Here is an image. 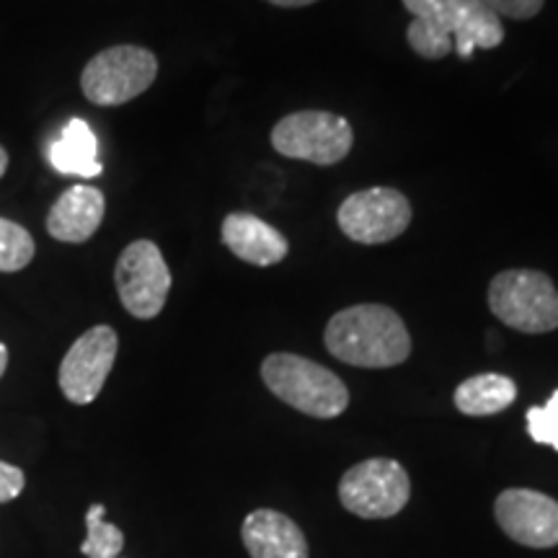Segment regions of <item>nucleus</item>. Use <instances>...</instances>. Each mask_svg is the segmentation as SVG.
<instances>
[{"instance_id": "1", "label": "nucleus", "mask_w": 558, "mask_h": 558, "mask_svg": "<svg viewBox=\"0 0 558 558\" xmlns=\"http://www.w3.org/2000/svg\"><path fill=\"white\" fill-rule=\"evenodd\" d=\"M324 344L339 362L383 369L409 360L411 337L403 318L383 303H360L331 316Z\"/></svg>"}, {"instance_id": "12", "label": "nucleus", "mask_w": 558, "mask_h": 558, "mask_svg": "<svg viewBox=\"0 0 558 558\" xmlns=\"http://www.w3.org/2000/svg\"><path fill=\"white\" fill-rule=\"evenodd\" d=\"M107 215L104 192L90 184L70 186L47 213V233L62 243H86Z\"/></svg>"}, {"instance_id": "11", "label": "nucleus", "mask_w": 558, "mask_h": 558, "mask_svg": "<svg viewBox=\"0 0 558 558\" xmlns=\"http://www.w3.org/2000/svg\"><path fill=\"white\" fill-rule=\"evenodd\" d=\"M220 239L235 259L254 267H275L290 254V241L275 226L251 213H230L222 220Z\"/></svg>"}, {"instance_id": "16", "label": "nucleus", "mask_w": 558, "mask_h": 558, "mask_svg": "<svg viewBox=\"0 0 558 558\" xmlns=\"http://www.w3.org/2000/svg\"><path fill=\"white\" fill-rule=\"evenodd\" d=\"M50 163L54 171L70 177L94 179L104 171L99 160V143L86 120H70L60 137L50 145Z\"/></svg>"}, {"instance_id": "6", "label": "nucleus", "mask_w": 558, "mask_h": 558, "mask_svg": "<svg viewBox=\"0 0 558 558\" xmlns=\"http://www.w3.org/2000/svg\"><path fill=\"white\" fill-rule=\"evenodd\" d=\"M411 481L399 460L369 458L352 465L339 484L344 509L365 520H386L409 505Z\"/></svg>"}, {"instance_id": "7", "label": "nucleus", "mask_w": 558, "mask_h": 558, "mask_svg": "<svg viewBox=\"0 0 558 558\" xmlns=\"http://www.w3.org/2000/svg\"><path fill=\"white\" fill-rule=\"evenodd\" d=\"M114 284L130 316L140 320L156 318L171 292V269L158 243L148 239L132 241L117 259Z\"/></svg>"}, {"instance_id": "14", "label": "nucleus", "mask_w": 558, "mask_h": 558, "mask_svg": "<svg viewBox=\"0 0 558 558\" xmlns=\"http://www.w3.org/2000/svg\"><path fill=\"white\" fill-rule=\"evenodd\" d=\"M452 47L463 60H471L476 50H494L505 41V26L497 13L481 0H448Z\"/></svg>"}, {"instance_id": "13", "label": "nucleus", "mask_w": 558, "mask_h": 558, "mask_svg": "<svg viewBox=\"0 0 558 558\" xmlns=\"http://www.w3.org/2000/svg\"><path fill=\"white\" fill-rule=\"evenodd\" d=\"M241 538L251 558H308L303 530L275 509H254L246 514Z\"/></svg>"}, {"instance_id": "15", "label": "nucleus", "mask_w": 558, "mask_h": 558, "mask_svg": "<svg viewBox=\"0 0 558 558\" xmlns=\"http://www.w3.org/2000/svg\"><path fill=\"white\" fill-rule=\"evenodd\" d=\"M403 5L414 16L407 29L411 50L424 60L448 58L456 50L448 0H403Z\"/></svg>"}, {"instance_id": "21", "label": "nucleus", "mask_w": 558, "mask_h": 558, "mask_svg": "<svg viewBox=\"0 0 558 558\" xmlns=\"http://www.w3.org/2000/svg\"><path fill=\"white\" fill-rule=\"evenodd\" d=\"M488 11L497 13L499 19L527 21L535 19L546 5V0H481Z\"/></svg>"}, {"instance_id": "5", "label": "nucleus", "mask_w": 558, "mask_h": 558, "mask_svg": "<svg viewBox=\"0 0 558 558\" xmlns=\"http://www.w3.org/2000/svg\"><path fill=\"white\" fill-rule=\"evenodd\" d=\"M271 148L279 156L316 166H337L352 153L354 130L344 117L305 109L282 117L271 130Z\"/></svg>"}, {"instance_id": "8", "label": "nucleus", "mask_w": 558, "mask_h": 558, "mask_svg": "<svg viewBox=\"0 0 558 558\" xmlns=\"http://www.w3.org/2000/svg\"><path fill=\"white\" fill-rule=\"evenodd\" d=\"M411 218L414 213H411L407 194L390 190V186H373V190L349 194L337 213L341 233L362 246H380V243L396 241L407 233Z\"/></svg>"}, {"instance_id": "20", "label": "nucleus", "mask_w": 558, "mask_h": 558, "mask_svg": "<svg viewBox=\"0 0 558 558\" xmlns=\"http://www.w3.org/2000/svg\"><path fill=\"white\" fill-rule=\"evenodd\" d=\"M527 435L533 442L548 445L558 452V390L543 407L527 409Z\"/></svg>"}, {"instance_id": "22", "label": "nucleus", "mask_w": 558, "mask_h": 558, "mask_svg": "<svg viewBox=\"0 0 558 558\" xmlns=\"http://www.w3.org/2000/svg\"><path fill=\"white\" fill-rule=\"evenodd\" d=\"M24 486H26L24 471H21L19 465L3 463V460H0V505L16 499L19 494L24 492Z\"/></svg>"}, {"instance_id": "3", "label": "nucleus", "mask_w": 558, "mask_h": 558, "mask_svg": "<svg viewBox=\"0 0 558 558\" xmlns=\"http://www.w3.org/2000/svg\"><path fill=\"white\" fill-rule=\"evenodd\" d=\"M488 308L514 331L548 333L558 329V290L546 271H499L488 284Z\"/></svg>"}, {"instance_id": "24", "label": "nucleus", "mask_w": 558, "mask_h": 558, "mask_svg": "<svg viewBox=\"0 0 558 558\" xmlns=\"http://www.w3.org/2000/svg\"><path fill=\"white\" fill-rule=\"evenodd\" d=\"M5 367H9V347H5L3 341H0V378H3Z\"/></svg>"}, {"instance_id": "9", "label": "nucleus", "mask_w": 558, "mask_h": 558, "mask_svg": "<svg viewBox=\"0 0 558 558\" xmlns=\"http://www.w3.org/2000/svg\"><path fill=\"white\" fill-rule=\"evenodd\" d=\"M117 349H120V337L111 326L104 324L75 339V344L60 362L58 380L62 396L75 407H88L99 399L104 383L114 367Z\"/></svg>"}, {"instance_id": "19", "label": "nucleus", "mask_w": 558, "mask_h": 558, "mask_svg": "<svg viewBox=\"0 0 558 558\" xmlns=\"http://www.w3.org/2000/svg\"><path fill=\"white\" fill-rule=\"evenodd\" d=\"M37 254L32 233L19 222L0 218V271L13 275V271L26 269Z\"/></svg>"}, {"instance_id": "4", "label": "nucleus", "mask_w": 558, "mask_h": 558, "mask_svg": "<svg viewBox=\"0 0 558 558\" xmlns=\"http://www.w3.org/2000/svg\"><path fill=\"white\" fill-rule=\"evenodd\" d=\"M158 75V58L137 45H117L88 60L81 73L83 96L96 107H122L143 96Z\"/></svg>"}, {"instance_id": "25", "label": "nucleus", "mask_w": 558, "mask_h": 558, "mask_svg": "<svg viewBox=\"0 0 558 558\" xmlns=\"http://www.w3.org/2000/svg\"><path fill=\"white\" fill-rule=\"evenodd\" d=\"M5 169H9V153H5L3 145H0V179H3Z\"/></svg>"}, {"instance_id": "23", "label": "nucleus", "mask_w": 558, "mask_h": 558, "mask_svg": "<svg viewBox=\"0 0 558 558\" xmlns=\"http://www.w3.org/2000/svg\"><path fill=\"white\" fill-rule=\"evenodd\" d=\"M267 3L277 5V9H303V5H313L318 0H267Z\"/></svg>"}, {"instance_id": "17", "label": "nucleus", "mask_w": 558, "mask_h": 558, "mask_svg": "<svg viewBox=\"0 0 558 558\" xmlns=\"http://www.w3.org/2000/svg\"><path fill=\"white\" fill-rule=\"evenodd\" d=\"M518 399V386L499 373H481L456 388V407L465 416H494Z\"/></svg>"}, {"instance_id": "18", "label": "nucleus", "mask_w": 558, "mask_h": 558, "mask_svg": "<svg viewBox=\"0 0 558 558\" xmlns=\"http://www.w3.org/2000/svg\"><path fill=\"white\" fill-rule=\"evenodd\" d=\"M104 505H90L86 512V541L81 543V554L88 558H120L124 548L122 530L104 520Z\"/></svg>"}, {"instance_id": "2", "label": "nucleus", "mask_w": 558, "mask_h": 558, "mask_svg": "<svg viewBox=\"0 0 558 558\" xmlns=\"http://www.w3.org/2000/svg\"><path fill=\"white\" fill-rule=\"evenodd\" d=\"M262 380L279 401L316 418H337L349 407L344 380L329 367L292 352L269 354L262 362Z\"/></svg>"}, {"instance_id": "10", "label": "nucleus", "mask_w": 558, "mask_h": 558, "mask_svg": "<svg viewBox=\"0 0 558 558\" xmlns=\"http://www.w3.org/2000/svg\"><path fill=\"white\" fill-rule=\"evenodd\" d=\"M499 527L527 548L558 546V501L533 488H507L494 505Z\"/></svg>"}]
</instances>
